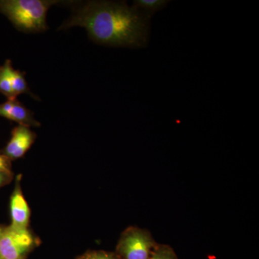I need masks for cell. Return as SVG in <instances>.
<instances>
[{
  "instance_id": "1",
  "label": "cell",
  "mask_w": 259,
  "mask_h": 259,
  "mask_svg": "<svg viewBox=\"0 0 259 259\" xmlns=\"http://www.w3.org/2000/svg\"><path fill=\"white\" fill-rule=\"evenodd\" d=\"M150 20L125 2L89 1L76 8L59 30L81 27L100 45L141 49L149 40Z\"/></svg>"
},
{
  "instance_id": "2",
  "label": "cell",
  "mask_w": 259,
  "mask_h": 259,
  "mask_svg": "<svg viewBox=\"0 0 259 259\" xmlns=\"http://www.w3.org/2000/svg\"><path fill=\"white\" fill-rule=\"evenodd\" d=\"M55 0H0V13L18 30L30 33L47 30V15Z\"/></svg>"
},
{
  "instance_id": "3",
  "label": "cell",
  "mask_w": 259,
  "mask_h": 259,
  "mask_svg": "<svg viewBox=\"0 0 259 259\" xmlns=\"http://www.w3.org/2000/svg\"><path fill=\"white\" fill-rule=\"evenodd\" d=\"M39 243L29 228L5 227L0 235V259H25Z\"/></svg>"
},
{
  "instance_id": "4",
  "label": "cell",
  "mask_w": 259,
  "mask_h": 259,
  "mask_svg": "<svg viewBox=\"0 0 259 259\" xmlns=\"http://www.w3.org/2000/svg\"><path fill=\"white\" fill-rule=\"evenodd\" d=\"M157 245L149 232L131 226L121 234L115 253L122 259H149Z\"/></svg>"
},
{
  "instance_id": "5",
  "label": "cell",
  "mask_w": 259,
  "mask_h": 259,
  "mask_svg": "<svg viewBox=\"0 0 259 259\" xmlns=\"http://www.w3.org/2000/svg\"><path fill=\"white\" fill-rule=\"evenodd\" d=\"M36 134L27 126L18 125L12 131L11 139L2 154L10 161L23 157L36 139Z\"/></svg>"
},
{
  "instance_id": "6",
  "label": "cell",
  "mask_w": 259,
  "mask_h": 259,
  "mask_svg": "<svg viewBox=\"0 0 259 259\" xmlns=\"http://www.w3.org/2000/svg\"><path fill=\"white\" fill-rule=\"evenodd\" d=\"M10 226L19 228H28L30 219V209L24 197L21 187V176L15 180L14 190L10 197Z\"/></svg>"
},
{
  "instance_id": "7",
  "label": "cell",
  "mask_w": 259,
  "mask_h": 259,
  "mask_svg": "<svg viewBox=\"0 0 259 259\" xmlns=\"http://www.w3.org/2000/svg\"><path fill=\"white\" fill-rule=\"evenodd\" d=\"M0 117L29 127L40 126V122L34 117L33 113L17 99L8 100L0 104Z\"/></svg>"
},
{
  "instance_id": "8",
  "label": "cell",
  "mask_w": 259,
  "mask_h": 259,
  "mask_svg": "<svg viewBox=\"0 0 259 259\" xmlns=\"http://www.w3.org/2000/svg\"><path fill=\"white\" fill-rule=\"evenodd\" d=\"M9 74L12 90H13V95H14L15 98H17L18 95H22V94H27L35 100H39L37 96H35V95H33L30 91L24 73L21 72L19 70L15 69L13 68V64H12L10 66Z\"/></svg>"
},
{
  "instance_id": "9",
  "label": "cell",
  "mask_w": 259,
  "mask_h": 259,
  "mask_svg": "<svg viewBox=\"0 0 259 259\" xmlns=\"http://www.w3.org/2000/svg\"><path fill=\"white\" fill-rule=\"evenodd\" d=\"M168 3L167 0H136L132 8L151 18L156 12L164 9Z\"/></svg>"
},
{
  "instance_id": "10",
  "label": "cell",
  "mask_w": 259,
  "mask_h": 259,
  "mask_svg": "<svg viewBox=\"0 0 259 259\" xmlns=\"http://www.w3.org/2000/svg\"><path fill=\"white\" fill-rule=\"evenodd\" d=\"M12 62L10 60L5 61L3 66H0V93L3 94L8 100H15L11 81H10L9 69Z\"/></svg>"
},
{
  "instance_id": "11",
  "label": "cell",
  "mask_w": 259,
  "mask_h": 259,
  "mask_svg": "<svg viewBox=\"0 0 259 259\" xmlns=\"http://www.w3.org/2000/svg\"><path fill=\"white\" fill-rule=\"evenodd\" d=\"M149 259H177L175 252L167 245H158Z\"/></svg>"
},
{
  "instance_id": "12",
  "label": "cell",
  "mask_w": 259,
  "mask_h": 259,
  "mask_svg": "<svg viewBox=\"0 0 259 259\" xmlns=\"http://www.w3.org/2000/svg\"><path fill=\"white\" fill-rule=\"evenodd\" d=\"M76 259H122L117 253L105 250H90Z\"/></svg>"
},
{
  "instance_id": "13",
  "label": "cell",
  "mask_w": 259,
  "mask_h": 259,
  "mask_svg": "<svg viewBox=\"0 0 259 259\" xmlns=\"http://www.w3.org/2000/svg\"><path fill=\"white\" fill-rule=\"evenodd\" d=\"M0 171L6 172V173H13L12 161L3 154H0Z\"/></svg>"
},
{
  "instance_id": "14",
  "label": "cell",
  "mask_w": 259,
  "mask_h": 259,
  "mask_svg": "<svg viewBox=\"0 0 259 259\" xmlns=\"http://www.w3.org/2000/svg\"><path fill=\"white\" fill-rule=\"evenodd\" d=\"M13 178V173H6L0 171V188L8 185L12 182Z\"/></svg>"
},
{
  "instance_id": "15",
  "label": "cell",
  "mask_w": 259,
  "mask_h": 259,
  "mask_svg": "<svg viewBox=\"0 0 259 259\" xmlns=\"http://www.w3.org/2000/svg\"><path fill=\"white\" fill-rule=\"evenodd\" d=\"M5 226H0V235L3 233V230H4Z\"/></svg>"
}]
</instances>
